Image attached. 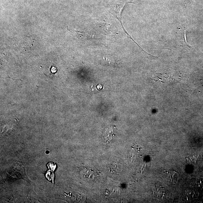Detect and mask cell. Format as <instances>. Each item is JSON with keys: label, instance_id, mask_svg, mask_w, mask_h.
I'll return each mask as SVG.
<instances>
[{"label": "cell", "instance_id": "cell-1", "mask_svg": "<svg viewBox=\"0 0 203 203\" xmlns=\"http://www.w3.org/2000/svg\"><path fill=\"white\" fill-rule=\"evenodd\" d=\"M186 29L185 28H180L178 29L177 32V37L179 41L180 45L186 49H190V46L187 43L186 36Z\"/></svg>", "mask_w": 203, "mask_h": 203}, {"label": "cell", "instance_id": "cell-2", "mask_svg": "<svg viewBox=\"0 0 203 203\" xmlns=\"http://www.w3.org/2000/svg\"><path fill=\"white\" fill-rule=\"evenodd\" d=\"M167 178L169 181L173 184H177L180 180L178 172L175 170H170L168 171Z\"/></svg>", "mask_w": 203, "mask_h": 203}, {"label": "cell", "instance_id": "cell-3", "mask_svg": "<svg viewBox=\"0 0 203 203\" xmlns=\"http://www.w3.org/2000/svg\"><path fill=\"white\" fill-rule=\"evenodd\" d=\"M185 195L186 198L189 199H196L199 195L198 192L195 190H186L185 192Z\"/></svg>", "mask_w": 203, "mask_h": 203}, {"label": "cell", "instance_id": "cell-4", "mask_svg": "<svg viewBox=\"0 0 203 203\" xmlns=\"http://www.w3.org/2000/svg\"><path fill=\"white\" fill-rule=\"evenodd\" d=\"M200 156L197 154H190L186 157V160L189 163H195L199 161Z\"/></svg>", "mask_w": 203, "mask_h": 203}, {"label": "cell", "instance_id": "cell-5", "mask_svg": "<svg viewBox=\"0 0 203 203\" xmlns=\"http://www.w3.org/2000/svg\"><path fill=\"white\" fill-rule=\"evenodd\" d=\"M163 188L161 186H156L155 187V193L156 195H163L164 192Z\"/></svg>", "mask_w": 203, "mask_h": 203}, {"label": "cell", "instance_id": "cell-6", "mask_svg": "<svg viewBox=\"0 0 203 203\" xmlns=\"http://www.w3.org/2000/svg\"><path fill=\"white\" fill-rule=\"evenodd\" d=\"M198 187L200 190L203 191V179L198 180L197 183Z\"/></svg>", "mask_w": 203, "mask_h": 203}, {"label": "cell", "instance_id": "cell-7", "mask_svg": "<svg viewBox=\"0 0 203 203\" xmlns=\"http://www.w3.org/2000/svg\"><path fill=\"white\" fill-rule=\"evenodd\" d=\"M51 71L52 73H55L57 72V69L54 67H52L51 69Z\"/></svg>", "mask_w": 203, "mask_h": 203}, {"label": "cell", "instance_id": "cell-8", "mask_svg": "<svg viewBox=\"0 0 203 203\" xmlns=\"http://www.w3.org/2000/svg\"><path fill=\"white\" fill-rule=\"evenodd\" d=\"M96 88L98 90H100L103 89V87L102 85H101L98 84V85L97 86Z\"/></svg>", "mask_w": 203, "mask_h": 203}]
</instances>
